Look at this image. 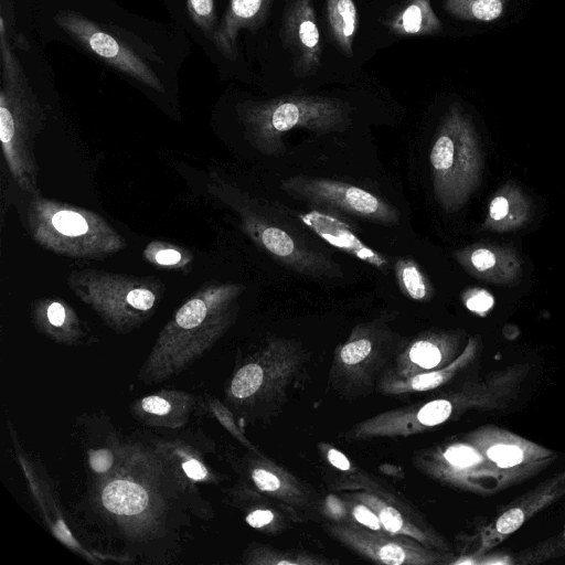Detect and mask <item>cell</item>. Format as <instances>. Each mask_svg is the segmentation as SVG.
I'll return each mask as SVG.
<instances>
[{
	"instance_id": "cell-35",
	"label": "cell",
	"mask_w": 565,
	"mask_h": 565,
	"mask_svg": "<svg viewBox=\"0 0 565 565\" xmlns=\"http://www.w3.org/2000/svg\"><path fill=\"white\" fill-rule=\"evenodd\" d=\"M182 467L184 472L193 480H201L206 476L204 466L194 459L185 461Z\"/></svg>"
},
{
	"instance_id": "cell-1",
	"label": "cell",
	"mask_w": 565,
	"mask_h": 565,
	"mask_svg": "<svg viewBox=\"0 0 565 565\" xmlns=\"http://www.w3.org/2000/svg\"><path fill=\"white\" fill-rule=\"evenodd\" d=\"M249 143L268 157L287 152L284 137L301 128L318 136L347 130L352 124L353 107L335 97L303 93L286 94L262 102L237 105Z\"/></svg>"
},
{
	"instance_id": "cell-15",
	"label": "cell",
	"mask_w": 565,
	"mask_h": 565,
	"mask_svg": "<svg viewBox=\"0 0 565 565\" xmlns=\"http://www.w3.org/2000/svg\"><path fill=\"white\" fill-rule=\"evenodd\" d=\"M507 0H445L444 8L461 20L490 22L499 19Z\"/></svg>"
},
{
	"instance_id": "cell-5",
	"label": "cell",
	"mask_w": 565,
	"mask_h": 565,
	"mask_svg": "<svg viewBox=\"0 0 565 565\" xmlns=\"http://www.w3.org/2000/svg\"><path fill=\"white\" fill-rule=\"evenodd\" d=\"M281 39L297 77L317 73L321 65V36L311 0H289L282 14Z\"/></svg>"
},
{
	"instance_id": "cell-16",
	"label": "cell",
	"mask_w": 565,
	"mask_h": 565,
	"mask_svg": "<svg viewBox=\"0 0 565 565\" xmlns=\"http://www.w3.org/2000/svg\"><path fill=\"white\" fill-rule=\"evenodd\" d=\"M362 500L376 512L383 527L387 532L405 534L416 539L424 536L414 525L406 523L403 515L395 508L371 495H363Z\"/></svg>"
},
{
	"instance_id": "cell-19",
	"label": "cell",
	"mask_w": 565,
	"mask_h": 565,
	"mask_svg": "<svg viewBox=\"0 0 565 565\" xmlns=\"http://www.w3.org/2000/svg\"><path fill=\"white\" fill-rule=\"evenodd\" d=\"M51 223L56 232L68 237L84 235L89 227L88 222L82 214L68 210L56 212L52 216Z\"/></svg>"
},
{
	"instance_id": "cell-23",
	"label": "cell",
	"mask_w": 565,
	"mask_h": 565,
	"mask_svg": "<svg viewBox=\"0 0 565 565\" xmlns=\"http://www.w3.org/2000/svg\"><path fill=\"white\" fill-rule=\"evenodd\" d=\"M465 306L472 312L484 315L494 305L493 296L486 289L472 287L462 292Z\"/></svg>"
},
{
	"instance_id": "cell-28",
	"label": "cell",
	"mask_w": 565,
	"mask_h": 565,
	"mask_svg": "<svg viewBox=\"0 0 565 565\" xmlns=\"http://www.w3.org/2000/svg\"><path fill=\"white\" fill-rule=\"evenodd\" d=\"M524 520V513L520 509H511L504 512L497 521V530L502 534H509L518 530Z\"/></svg>"
},
{
	"instance_id": "cell-18",
	"label": "cell",
	"mask_w": 565,
	"mask_h": 565,
	"mask_svg": "<svg viewBox=\"0 0 565 565\" xmlns=\"http://www.w3.org/2000/svg\"><path fill=\"white\" fill-rule=\"evenodd\" d=\"M186 8L192 22L211 39L217 29L214 0H186Z\"/></svg>"
},
{
	"instance_id": "cell-34",
	"label": "cell",
	"mask_w": 565,
	"mask_h": 565,
	"mask_svg": "<svg viewBox=\"0 0 565 565\" xmlns=\"http://www.w3.org/2000/svg\"><path fill=\"white\" fill-rule=\"evenodd\" d=\"M274 520V514L269 510H255L250 512L247 518L246 522L255 529H260L263 526L268 525Z\"/></svg>"
},
{
	"instance_id": "cell-10",
	"label": "cell",
	"mask_w": 565,
	"mask_h": 565,
	"mask_svg": "<svg viewBox=\"0 0 565 565\" xmlns=\"http://www.w3.org/2000/svg\"><path fill=\"white\" fill-rule=\"evenodd\" d=\"M531 202L513 182L502 184L492 195L483 230L511 232L524 226L531 217Z\"/></svg>"
},
{
	"instance_id": "cell-13",
	"label": "cell",
	"mask_w": 565,
	"mask_h": 565,
	"mask_svg": "<svg viewBox=\"0 0 565 565\" xmlns=\"http://www.w3.org/2000/svg\"><path fill=\"white\" fill-rule=\"evenodd\" d=\"M102 500L108 511L120 515L138 514L148 503L145 489L127 480L108 483L103 490Z\"/></svg>"
},
{
	"instance_id": "cell-4",
	"label": "cell",
	"mask_w": 565,
	"mask_h": 565,
	"mask_svg": "<svg viewBox=\"0 0 565 565\" xmlns=\"http://www.w3.org/2000/svg\"><path fill=\"white\" fill-rule=\"evenodd\" d=\"M54 19L67 34L107 64L156 90H163L153 71L135 52L95 22L68 10L57 12Z\"/></svg>"
},
{
	"instance_id": "cell-32",
	"label": "cell",
	"mask_w": 565,
	"mask_h": 565,
	"mask_svg": "<svg viewBox=\"0 0 565 565\" xmlns=\"http://www.w3.org/2000/svg\"><path fill=\"white\" fill-rule=\"evenodd\" d=\"M92 468L97 472L107 471L113 463V455L107 449H100L92 452L89 457Z\"/></svg>"
},
{
	"instance_id": "cell-9",
	"label": "cell",
	"mask_w": 565,
	"mask_h": 565,
	"mask_svg": "<svg viewBox=\"0 0 565 565\" xmlns=\"http://www.w3.org/2000/svg\"><path fill=\"white\" fill-rule=\"evenodd\" d=\"M274 0H228L216 31L210 39L227 60L237 57V39L242 30L256 31L267 19Z\"/></svg>"
},
{
	"instance_id": "cell-31",
	"label": "cell",
	"mask_w": 565,
	"mask_h": 565,
	"mask_svg": "<svg viewBox=\"0 0 565 565\" xmlns=\"http://www.w3.org/2000/svg\"><path fill=\"white\" fill-rule=\"evenodd\" d=\"M443 382L440 373L431 372L420 374L412 379L411 385L416 391L429 390L438 386Z\"/></svg>"
},
{
	"instance_id": "cell-30",
	"label": "cell",
	"mask_w": 565,
	"mask_h": 565,
	"mask_svg": "<svg viewBox=\"0 0 565 565\" xmlns=\"http://www.w3.org/2000/svg\"><path fill=\"white\" fill-rule=\"evenodd\" d=\"M126 300L136 309L148 310L153 306L154 296L148 289L136 288L128 292Z\"/></svg>"
},
{
	"instance_id": "cell-8",
	"label": "cell",
	"mask_w": 565,
	"mask_h": 565,
	"mask_svg": "<svg viewBox=\"0 0 565 565\" xmlns=\"http://www.w3.org/2000/svg\"><path fill=\"white\" fill-rule=\"evenodd\" d=\"M334 531L350 546L380 563L402 565L430 562L427 551L407 540L352 527H337Z\"/></svg>"
},
{
	"instance_id": "cell-24",
	"label": "cell",
	"mask_w": 565,
	"mask_h": 565,
	"mask_svg": "<svg viewBox=\"0 0 565 565\" xmlns=\"http://www.w3.org/2000/svg\"><path fill=\"white\" fill-rule=\"evenodd\" d=\"M372 351V342L366 337L353 339L340 351V358L344 364L353 365L366 359Z\"/></svg>"
},
{
	"instance_id": "cell-25",
	"label": "cell",
	"mask_w": 565,
	"mask_h": 565,
	"mask_svg": "<svg viewBox=\"0 0 565 565\" xmlns=\"http://www.w3.org/2000/svg\"><path fill=\"white\" fill-rule=\"evenodd\" d=\"M488 456L500 467H512L522 461L523 455L519 447L513 445H497L488 450Z\"/></svg>"
},
{
	"instance_id": "cell-12",
	"label": "cell",
	"mask_w": 565,
	"mask_h": 565,
	"mask_svg": "<svg viewBox=\"0 0 565 565\" xmlns=\"http://www.w3.org/2000/svg\"><path fill=\"white\" fill-rule=\"evenodd\" d=\"M327 22L338 49L348 57L353 53L358 30V9L353 0H326Z\"/></svg>"
},
{
	"instance_id": "cell-27",
	"label": "cell",
	"mask_w": 565,
	"mask_h": 565,
	"mask_svg": "<svg viewBox=\"0 0 565 565\" xmlns=\"http://www.w3.org/2000/svg\"><path fill=\"white\" fill-rule=\"evenodd\" d=\"M252 477L257 488L262 491L276 492L281 487V481L278 476L267 469H255Z\"/></svg>"
},
{
	"instance_id": "cell-7",
	"label": "cell",
	"mask_w": 565,
	"mask_h": 565,
	"mask_svg": "<svg viewBox=\"0 0 565 565\" xmlns=\"http://www.w3.org/2000/svg\"><path fill=\"white\" fill-rule=\"evenodd\" d=\"M338 213L323 210H312L299 213L300 222L321 239L337 249L387 273L388 259L367 246L347 222L337 216Z\"/></svg>"
},
{
	"instance_id": "cell-26",
	"label": "cell",
	"mask_w": 565,
	"mask_h": 565,
	"mask_svg": "<svg viewBox=\"0 0 565 565\" xmlns=\"http://www.w3.org/2000/svg\"><path fill=\"white\" fill-rule=\"evenodd\" d=\"M445 458L454 466L468 467L479 462L480 456L470 447L454 446L445 452Z\"/></svg>"
},
{
	"instance_id": "cell-6",
	"label": "cell",
	"mask_w": 565,
	"mask_h": 565,
	"mask_svg": "<svg viewBox=\"0 0 565 565\" xmlns=\"http://www.w3.org/2000/svg\"><path fill=\"white\" fill-rule=\"evenodd\" d=\"M454 257L468 274L492 284H512L522 271L521 258L507 246L476 243L455 250Z\"/></svg>"
},
{
	"instance_id": "cell-33",
	"label": "cell",
	"mask_w": 565,
	"mask_h": 565,
	"mask_svg": "<svg viewBox=\"0 0 565 565\" xmlns=\"http://www.w3.org/2000/svg\"><path fill=\"white\" fill-rule=\"evenodd\" d=\"M142 408L151 414L163 415L170 411V404L159 396H148L141 402Z\"/></svg>"
},
{
	"instance_id": "cell-20",
	"label": "cell",
	"mask_w": 565,
	"mask_h": 565,
	"mask_svg": "<svg viewBox=\"0 0 565 565\" xmlns=\"http://www.w3.org/2000/svg\"><path fill=\"white\" fill-rule=\"evenodd\" d=\"M408 356L420 367L433 369L440 362L441 352L433 341L419 340L411 347Z\"/></svg>"
},
{
	"instance_id": "cell-14",
	"label": "cell",
	"mask_w": 565,
	"mask_h": 565,
	"mask_svg": "<svg viewBox=\"0 0 565 565\" xmlns=\"http://www.w3.org/2000/svg\"><path fill=\"white\" fill-rule=\"evenodd\" d=\"M393 270L399 291L415 301H428L435 294L434 286L418 263L411 257H398Z\"/></svg>"
},
{
	"instance_id": "cell-21",
	"label": "cell",
	"mask_w": 565,
	"mask_h": 565,
	"mask_svg": "<svg viewBox=\"0 0 565 565\" xmlns=\"http://www.w3.org/2000/svg\"><path fill=\"white\" fill-rule=\"evenodd\" d=\"M206 303L200 298H193L181 307L175 316V321L183 329L199 326L206 316Z\"/></svg>"
},
{
	"instance_id": "cell-22",
	"label": "cell",
	"mask_w": 565,
	"mask_h": 565,
	"mask_svg": "<svg viewBox=\"0 0 565 565\" xmlns=\"http://www.w3.org/2000/svg\"><path fill=\"white\" fill-rule=\"evenodd\" d=\"M451 414V404L446 399H436L425 404L417 413V419L425 426H435L445 422Z\"/></svg>"
},
{
	"instance_id": "cell-2",
	"label": "cell",
	"mask_w": 565,
	"mask_h": 565,
	"mask_svg": "<svg viewBox=\"0 0 565 565\" xmlns=\"http://www.w3.org/2000/svg\"><path fill=\"white\" fill-rule=\"evenodd\" d=\"M429 162L437 203L447 213L460 210L480 184L483 162L475 126L457 103L440 120Z\"/></svg>"
},
{
	"instance_id": "cell-11",
	"label": "cell",
	"mask_w": 565,
	"mask_h": 565,
	"mask_svg": "<svg viewBox=\"0 0 565 565\" xmlns=\"http://www.w3.org/2000/svg\"><path fill=\"white\" fill-rule=\"evenodd\" d=\"M386 25L398 36L434 35L443 30L430 0H405L386 20Z\"/></svg>"
},
{
	"instance_id": "cell-17",
	"label": "cell",
	"mask_w": 565,
	"mask_h": 565,
	"mask_svg": "<svg viewBox=\"0 0 565 565\" xmlns=\"http://www.w3.org/2000/svg\"><path fill=\"white\" fill-rule=\"evenodd\" d=\"M263 380V369L256 363L247 364L235 374L231 385L232 394L237 398L249 397L258 391Z\"/></svg>"
},
{
	"instance_id": "cell-3",
	"label": "cell",
	"mask_w": 565,
	"mask_h": 565,
	"mask_svg": "<svg viewBox=\"0 0 565 565\" xmlns=\"http://www.w3.org/2000/svg\"><path fill=\"white\" fill-rule=\"evenodd\" d=\"M290 198L385 226L399 222L398 210L370 191L339 180L296 174L280 182Z\"/></svg>"
},
{
	"instance_id": "cell-36",
	"label": "cell",
	"mask_w": 565,
	"mask_h": 565,
	"mask_svg": "<svg viewBox=\"0 0 565 565\" xmlns=\"http://www.w3.org/2000/svg\"><path fill=\"white\" fill-rule=\"evenodd\" d=\"M47 318L53 326H62L65 319V309L58 302H53L47 308Z\"/></svg>"
},
{
	"instance_id": "cell-37",
	"label": "cell",
	"mask_w": 565,
	"mask_h": 565,
	"mask_svg": "<svg viewBox=\"0 0 565 565\" xmlns=\"http://www.w3.org/2000/svg\"><path fill=\"white\" fill-rule=\"evenodd\" d=\"M328 460L332 466L343 471L349 470L351 467L348 458L341 451L333 448L328 451Z\"/></svg>"
},
{
	"instance_id": "cell-38",
	"label": "cell",
	"mask_w": 565,
	"mask_h": 565,
	"mask_svg": "<svg viewBox=\"0 0 565 565\" xmlns=\"http://www.w3.org/2000/svg\"><path fill=\"white\" fill-rule=\"evenodd\" d=\"M181 255L174 249H163L156 255V260L162 265H173L180 262Z\"/></svg>"
},
{
	"instance_id": "cell-29",
	"label": "cell",
	"mask_w": 565,
	"mask_h": 565,
	"mask_svg": "<svg viewBox=\"0 0 565 565\" xmlns=\"http://www.w3.org/2000/svg\"><path fill=\"white\" fill-rule=\"evenodd\" d=\"M352 514L358 522L369 527L370 530H374L381 532L383 525L377 516L371 509L363 504H356L352 509Z\"/></svg>"
}]
</instances>
